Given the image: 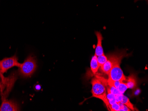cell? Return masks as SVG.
Instances as JSON below:
<instances>
[{
	"label": "cell",
	"mask_w": 148,
	"mask_h": 111,
	"mask_svg": "<svg viewBox=\"0 0 148 111\" xmlns=\"http://www.w3.org/2000/svg\"><path fill=\"white\" fill-rule=\"evenodd\" d=\"M128 89V88L126 83H124V82H121L117 89L121 93L123 94Z\"/></svg>",
	"instance_id": "obj_12"
},
{
	"label": "cell",
	"mask_w": 148,
	"mask_h": 111,
	"mask_svg": "<svg viewBox=\"0 0 148 111\" xmlns=\"http://www.w3.org/2000/svg\"><path fill=\"white\" fill-rule=\"evenodd\" d=\"M108 109L110 110V111H119L120 110V106L118 102H115L113 104H110L108 107Z\"/></svg>",
	"instance_id": "obj_13"
},
{
	"label": "cell",
	"mask_w": 148,
	"mask_h": 111,
	"mask_svg": "<svg viewBox=\"0 0 148 111\" xmlns=\"http://www.w3.org/2000/svg\"><path fill=\"white\" fill-rule=\"evenodd\" d=\"M21 64L18 62V58L16 55L10 58H5L0 61V71L1 73H5L8 69L14 67H20Z\"/></svg>",
	"instance_id": "obj_4"
},
{
	"label": "cell",
	"mask_w": 148,
	"mask_h": 111,
	"mask_svg": "<svg viewBox=\"0 0 148 111\" xmlns=\"http://www.w3.org/2000/svg\"><path fill=\"white\" fill-rule=\"evenodd\" d=\"M95 33L97 39V44L95 48V54L98 56L104 54L102 46V41L103 38L100 31H95Z\"/></svg>",
	"instance_id": "obj_7"
},
{
	"label": "cell",
	"mask_w": 148,
	"mask_h": 111,
	"mask_svg": "<svg viewBox=\"0 0 148 111\" xmlns=\"http://www.w3.org/2000/svg\"><path fill=\"white\" fill-rule=\"evenodd\" d=\"M91 83L92 97L102 100L108 108L110 104L106 97V86L108 85L107 80L102 77L97 76L92 78Z\"/></svg>",
	"instance_id": "obj_1"
},
{
	"label": "cell",
	"mask_w": 148,
	"mask_h": 111,
	"mask_svg": "<svg viewBox=\"0 0 148 111\" xmlns=\"http://www.w3.org/2000/svg\"><path fill=\"white\" fill-rule=\"evenodd\" d=\"M126 54L124 50L121 51L119 53L112 54L109 55L108 59L105 63L100 67L103 73L108 75L111 69L116 64L118 63H121V60Z\"/></svg>",
	"instance_id": "obj_3"
},
{
	"label": "cell",
	"mask_w": 148,
	"mask_h": 111,
	"mask_svg": "<svg viewBox=\"0 0 148 111\" xmlns=\"http://www.w3.org/2000/svg\"><path fill=\"white\" fill-rule=\"evenodd\" d=\"M140 93V90L139 89H136V90H135V91H134V95H138V94H139Z\"/></svg>",
	"instance_id": "obj_15"
},
{
	"label": "cell",
	"mask_w": 148,
	"mask_h": 111,
	"mask_svg": "<svg viewBox=\"0 0 148 111\" xmlns=\"http://www.w3.org/2000/svg\"><path fill=\"white\" fill-rule=\"evenodd\" d=\"M0 77H1V74H0Z\"/></svg>",
	"instance_id": "obj_16"
},
{
	"label": "cell",
	"mask_w": 148,
	"mask_h": 111,
	"mask_svg": "<svg viewBox=\"0 0 148 111\" xmlns=\"http://www.w3.org/2000/svg\"><path fill=\"white\" fill-rule=\"evenodd\" d=\"M107 59H108V58L104 54L97 56V60H98V63L99 67H101L105 63Z\"/></svg>",
	"instance_id": "obj_11"
},
{
	"label": "cell",
	"mask_w": 148,
	"mask_h": 111,
	"mask_svg": "<svg viewBox=\"0 0 148 111\" xmlns=\"http://www.w3.org/2000/svg\"><path fill=\"white\" fill-rule=\"evenodd\" d=\"M19 111V106L12 100H2V104L0 107V111Z\"/></svg>",
	"instance_id": "obj_6"
},
{
	"label": "cell",
	"mask_w": 148,
	"mask_h": 111,
	"mask_svg": "<svg viewBox=\"0 0 148 111\" xmlns=\"http://www.w3.org/2000/svg\"><path fill=\"white\" fill-rule=\"evenodd\" d=\"M126 81L127 87L129 89H134L137 87V79L135 74H130L126 78Z\"/></svg>",
	"instance_id": "obj_8"
},
{
	"label": "cell",
	"mask_w": 148,
	"mask_h": 111,
	"mask_svg": "<svg viewBox=\"0 0 148 111\" xmlns=\"http://www.w3.org/2000/svg\"><path fill=\"white\" fill-rule=\"evenodd\" d=\"M35 89L36 91H39L41 89V86L40 84H36L35 86Z\"/></svg>",
	"instance_id": "obj_14"
},
{
	"label": "cell",
	"mask_w": 148,
	"mask_h": 111,
	"mask_svg": "<svg viewBox=\"0 0 148 111\" xmlns=\"http://www.w3.org/2000/svg\"><path fill=\"white\" fill-rule=\"evenodd\" d=\"M37 67L35 58L32 55L27 58L23 63L19 67V72L23 78L30 77L34 72Z\"/></svg>",
	"instance_id": "obj_2"
},
{
	"label": "cell",
	"mask_w": 148,
	"mask_h": 111,
	"mask_svg": "<svg viewBox=\"0 0 148 111\" xmlns=\"http://www.w3.org/2000/svg\"><path fill=\"white\" fill-rule=\"evenodd\" d=\"M121 63H118L113 67L108 74L109 79L112 81H119L124 82L126 81L123 70L120 67Z\"/></svg>",
	"instance_id": "obj_5"
},
{
	"label": "cell",
	"mask_w": 148,
	"mask_h": 111,
	"mask_svg": "<svg viewBox=\"0 0 148 111\" xmlns=\"http://www.w3.org/2000/svg\"><path fill=\"white\" fill-rule=\"evenodd\" d=\"M90 69L91 72L93 74H95L97 73V72L99 68L100 67L98 63L97 60V56L96 54H95L92 57L90 61Z\"/></svg>",
	"instance_id": "obj_9"
},
{
	"label": "cell",
	"mask_w": 148,
	"mask_h": 111,
	"mask_svg": "<svg viewBox=\"0 0 148 111\" xmlns=\"http://www.w3.org/2000/svg\"><path fill=\"white\" fill-rule=\"evenodd\" d=\"M120 102L126 106L127 107H128L131 111L136 110V109L134 107V105L130 102L129 99L125 95H123V97H122V100H121Z\"/></svg>",
	"instance_id": "obj_10"
}]
</instances>
